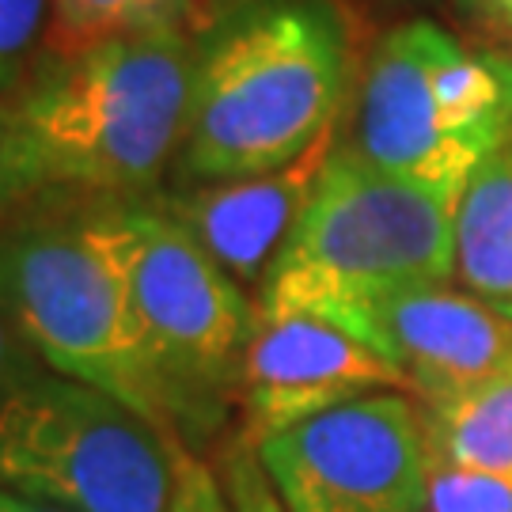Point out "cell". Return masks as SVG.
Wrapping results in <instances>:
<instances>
[{"label":"cell","mask_w":512,"mask_h":512,"mask_svg":"<svg viewBox=\"0 0 512 512\" xmlns=\"http://www.w3.org/2000/svg\"><path fill=\"white\" fill-rule=\"evenodd\" d=\"M4 118L0 198L145 194L183 148L198 54L179 23L54 54Z\"/></svg>","instance_id":"cell-1"},{"label":"cell","mask_w":512,"mask_h":512,"mask_svg":"<svg viewBox=\"0 0 512 512\" xmlns=\"http://www.w3.org/2000/svg\"><path fill=\"white\" fill-rule=\"evenodd\" d=\"M349 84L346 19L330 0H262L198 54L183 164L232 183L293 164L338 126Z\"/></svg>","instance_id":"cell-2"},{"label":"cell","mask_w":512,"mask_h":512,"mask_svg":"<svg viewBox=\"0 0 512 512\" xmlns=\"http://www.w3.org/2000/svg\"><path fill=\"white\" fill-rule=\"evenodd\" d=\"M456 202L334 145L323 183L258 293V315H315L365 342L380 300L456 277Z\"/></svg>","instance_id":"cell-3"},{"label":"cell","mask_w":512,"mask_h":512,"mask_svg":"<svg viewBox=\"0 0 512 512\" xmlns=\"http://www.w3.org/2000/svg\"><path fill=\"white\" fill-rule=\"evenodd\" d=\"M512 133V73L501 54H471L433 19L387 31L365 61L353 152L384 175L463 194Z\"/></svg>","instance_id":"cell-4"},{"label":"cell","mask_w":512,"mask_h":512,"mask_svg":"<svg viewBox=\"0 0 512 512\" xmlns=\"http://www.w3.org/2000/svg\"><path fill=\"white\" fill-rule=\"evenodd\" d=\"M183 444L133 406L38 372L0 406V490L65 512H171Z\"/></svg>","instance_id":"cell-5"},{"label":"cell","mask_w":512,"mask_h":512,"mask_svg":"<svg viewBox=\"0 0 512 512\" xmlns=\"http://www.w3.org/2000/svg\"><path fill=\"white\" fill-rule=\"evenodd\" d=\"M19 323L50 372L114 395L175 437L179 391L152 357L122 277L84 224L42 228L0 251Z\"/></svg>","instance_id":"cell-6"},{"label":"cell","mask_w":512,"mask_h":512,"mask_svg":"<svg viewBox=\"0 0 512 512\" xmlns=\"http://www.w3.org/2000/svg\"><path fill=\"white\" fill-rule=\"evenodd\" d=\"M84 228L122 277L137 327L183 403L239 380L258 304L179 220L156 209H114Z\"/></svg>","instance_id":"cell-7"},{"label":"cell","mask_w":512,"mask_h":512,"mask_svg":"<svg viewBox=\"0 0 512 512\" xmlns=\"http://www.w3.org/2000/svg\"><path fill=\"white\" fill-rule=\"evenodd\" d=\"M289 512H418L429 444L421 403L380 391L255 448Z\"/></svg>","instance_id":"cell-8"},{"label":"cell","mask_w":512,"mask_h":512,"mask_svg":"<svg viewBox=\"0 0 512 512\" xmlns=\"http://www.w3.org/2000/svg\"><path fill=\"white\" fill-rule=\"evenodd\" d=\"M236 384L243 399L239 440L251 448L380 391L414 395L403 368L315 315H258Z\"/></svg>","instance_id":"cell-9"},{"label":"cell","mask_w":512,"mask_h":512,"mask_svg":"<svg viewBox=\"0 0 512 512\" xmlns=\"http://www.w3.org/2000/svg\"><path fill=\"white\" fill-rule=\"evenodd\" d=\"M365 342L406 372L421 406L452 399L512 361V319L448 285L406 289L368 315Z\"/></svg>","instance_id":"cell-10"},{"label":"cell","mask_w":512,"mask_h":512,"mask_svg":"<svg viewBox=\"0 0 512 512\" xmlns=\"http://www.w3.org/2000/svg\"><path fill=\"white\" fill-rule=\"evenodd\" d=\"M334 145H338L334 133H327L304 156H296L293 164L277 171L194 186L183 198H171L164 213L179 220L217 258L224 274L236 277L243 289L255 285L262 293L281 247L289 243L323 183Z\"/></svg>","instance_id":"cell-11"},{"label":"cell","mask_w":512,"mask_h":512,"mask_svg":"<svg viewBox=\"0 0 512 512\" xmlns=\"http://www.w3.org/2000/svg\"><path fill=\"white\" fill-rule=\"evenodd\" d=\"M456 277L467 293L512 319V133L459 194Z\"/></svg>","instance_id":"cell-12"},{"label":"cell","mask_w":512,"mask_h":512,"mask_svg":"<svg viewBox=\"0 0 512 512\" xmlns=\"http://www.w3.org/2000/svg\"><path fill=\"white\" fill-rule=\"evenodd\" d=\"M429 459L512 478V361L452 399L421 406Z\"/></svg>","instance_id":"cell-13"},{"label":"cell","mask_w":512,"mask_h":512,"mask_svg":"<svg viewBox=\"0 0 512 512\" xmlns=\"http://www.w3.org/2000/svg\"><path fill=\"white\" fill-rule=\"evenodd\" d=\"M183 0H54L50 46L73 54L114 35H137L179 23Z\"/></svg>","instance_id":"cell-14"},{"label":"cell","mask_w":512,"mask_h":512,"mask_svg":"<svg viewBox=\"0 0 512 512\" xmlns=\"http://www.w3.org/2000/svg\"><path fill=\"white\" fill-rule=\"evenodd\" d=\"M418 512H512V478L429 459Z\"/></svg>","instance_id":"cell-15"},{"label":"cell","mask_w":512,"mask_h":512,"mask_svg":"<svg viewBox=\"0 0 512 512\" xmlns=\"http://www.w3.org/2000/svg\"><path fill=\"white\" fill-rule=\"evenodd\" d=\"M50 12L54 0H0V103L23 80Z\"/></svg>","instance_id":"cell-16"},{"label":"cell","mask_w":512,"mask_h":512,"mask_svg":"<svg viewBox=\"0 0 512 512\" xmlns=\"http://www.w3.org/2000/svg\"><path fill=\"white\" fill-rule=\"evenodd\" d=\"M220 486L228 497V509L232 512H289L285 501L277 497L274 482L266 475L258 452L247 440H236L224 459H220Z\"/></svg>","instance_id":"cell-17"},{"label":"cell","mask_w":512,"mask_h":512,"mask_svg":"<svg viewBox=\"0 0 512 512\" xmlns=\"http://www.w3.org/2000/svg\"><path fill=\"white\" fill-rule=\"evenodd\" d=\"M38 353L27 342V330L19 323L16 300L8 289V274H4V262H0V406L16 395L27 380L38 376Z\"/></svg>","instance_id":"cell-18"},{"label":"cell","mask_w":512,"mask_h":512,"mask_svg":"<svg viewBox=\"0 0 512 512\" xmlns=\"http://www.w3.org/2000/svg\"><path fill=\"white\" fill-rule=\"evenodd\" d=\"M171 512H232L220 478L190 452L183 456V467H179V494H175V509Z\"/></svg>","instance_id":"cell-19"},{"label":"cell","mask_w":512,"mask_h":512,"mask_svg":"<svg viewBox=\"0 0 512 512\" xmlns=\"http://www.w3.org/2000/svg\"><path fill=\"white\" fill-rule=\"evenodd\" d=\"M471 8L482 12L486 19L501 23V27H512V0H471Z\"/></svg>","instance_id":"cell-20"},{"label":"cell","mask_w":512,"mask_h":512,"mask_svg":"<svg viewBox=\"0 0 512 512\" xmlns=\"http://www.w3.org/2000/svg\"><path fill=\"white\" fill-rule=\"evenodd\" d=\"M0 512H65V509H54V505H42V501H27V497L0 490Z\"/></svg>","instance_id":"cell-21"},{"label":"cell","mask_w":512,"mask_h":512,"mask_svg":"<svg viewBox=\"0 0 512 512\" xmlns=\"http://www.w3.org/2000/svg\"><path fill=\"white\" fill-rule=\"evenodd\" d=\"M4 118H8V103H0V141H4Z\"/></svg>","instance_id":"cell-22"},{"label":"cell","mask_w":512,"mask_h":512,"mask_svg":"<svg viewBox=\"0 0 512 512\" xmlns=\"http://www.w3.org/2000/svg\"><path fill=\"white\" fill-rule=\"evenodd\" d=\"M501 57H505V61H509V73H512V50H509V54H501Z\"/></svg>","instance_id":"cell-23"},{"label":"cell","mask_w":512,"mask_h":512,"mask_svg":"<svg viewBox=\"0 0 512 512\" xmlns=\"http://www.w3.org/2000/svg\"><path fill=\"white\" fill-rule=\"evenodd\" d=\"M463 4H467V8H471V0H463Z\"/></svg>","instance_id":"cell-24"}]
</instances>
